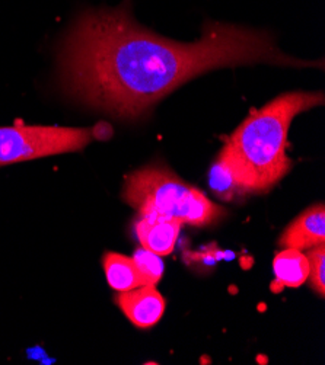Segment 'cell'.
<instances>
[{"mask_svg":"<svg viewBox=\"0 0 325 365\" xmlns=\"http://www.w3.org/2000/svg\"><path fill=\"white\" fill-rule=\"evenodd\" d=\"M254 63L322 66L284 54L266 31L232 24L206 22L199 41L176 43L140 26L129 2L85 12L60 54L63 85L71 96L131 121L209 70Z\"/></svg>","mask_w":325,"mask_h":365,"instance_id":"cell-1","label":"cell"},{"mask_svg":"<svg viewBox=\"0 0 325 365\" xmlns=\"http://www.w3.org/2000/svg\"><path fill=\"white\" fill-rule=\"evenodd\" d=\"M324 105L321 92H289L252 113L231 135L221 155L229 162L245 192H266L289 172L287 131L294 118Z\"/></svg>","mask_w":325,"mask_h":365,"instance_id":"cell-2","label":"cell"},{"mask_svg":"<svg viewBox=\"0 0 325 365\" xmlns=\"http://www.w3.org/2000/svg\"><path fill=\"white\" fill-rule=\"evenodd\" d=\"M123 198L143 217H165L204 226L218 220L224 210L201 191L162 165H149L127 176Z\"/></svg>","mask_w":325,"mask_h":365,"instance_id":"cell-3","label":"cell"},{"mask_svg":"<svg viewBox=\"0 0 325 365\" xmlns=\"http://www.w3.org/2000/svg\"><path fill=\"white\" fill-rule=\"evenodd\" d=\"M89 128L14 125L0 127V166L79 152L92 141Z\"/></svg>","mask_w":325,"mask_h":365,"instance_id":"cell-4","label":"cell"},{"mask_svg":"<svg viewBox=\"0 0 325 365\" xmlns=\"http://www.w3.org/2000/svg\"><path fill=\"white\" fill-rule=\"evenodd\" d=\"M116 300L127 319L141 329L156 324L165 312V300L154 285L123 291Z\"/></svg>","mask_w":325,"mask_h":365,"instance_id":"cell-5","label":"cell"},{"mask_svg":"<svg viewBox=\"0 0 325 365\" xmlns=\"http://www.w3.org/2000/svg\"><path fill=\"white\" fill-rule=\"evenodd\" d=\"M280 245L287 249L305 250L325 245V208L324 204L304 211L280 237Z\"/></svg>","mask_w":325,"mask_h":365,"instance_id":"cell-6","label":"cell"},{"mask_svg":"<svg viewBox=\"0 0 325 365\" xmlns=\"http://www.w3.org/2000/svg\"><path fill=\"white\" fill-rule=\"evenodd\" d=\"M181 222L165 217H143L136 223V235L141 247L159 257H166L174 247L181 229Z\"/></svg>","mask_w":325,"mask_h":365,"instance_id":"cell-7","label":"cell"},{"mask_svg":"<svg viewBox=\"0 0 325 365\" xmlns=\"http://www.w3.org/2000/svg\"><path fill=\"white\" fill-rule=\"evenodd\" d=\"M104 271L108 284L119 293L143 287V281L133 258L119 253H106L104 257Z\"/></svg>","mask_w":325,"mask_h":365,"instance_id":"cell-8","label":"cell"},{"mask_svg":"<svg viewBox=\"0 0 325 365\" xmlns=\"http://www.w3.org/2000/svg\"><path fill=\"white\" fill-rule=\"evenodd\" d=\"M277 282L284 287H301L309 277V262L306 255L298 249L280 252L273 262Z\"/></svg>","mask_w":325,"mask_h":365,"instance_id":"cell-9","label":"cell"},{"mask_svg":"<svg viewBox=\"0 0 325 365\" xmlns=\"http://www.w3.org/2000/svg\"><path fill=\"white\" fill-rule=\"evenodd\" d=\"M209 184L214 195L225 201H231L239 195L246 194L229 162L222 155L218 156V159L214 160L210 168Z\"/></svg>","mask_w":325,"mask_h":365,"instance_id":"cell-10","label":"cell"},{"mask_svg":"<svg viewBox=\"0 0 325 365\" xmlns=\"http://www.w3.org/2000/svg\"><path fill=\"white\" fill-rule=\"evenodd\" d=\"M133 261L136 264V268L140 274V278L143 281V285H156L158 281L162 278V274L165 271L164 262L159 255L140 247L136 250Z\"/></svg>","mask_w":325,"mask_h":365,"instance_id":"cell-11","label":"cell"},{"mask_svg":"<svg viewBox=\"0 0 325 365\" xmlns=\"http://www.w3.org/2000/svg\"><path fill=\"white\" fill-rule=\"evenodd\" d=\"M309 262V279L312 284V288L316 293L324 297L325 293V245L315 246L308 255Z\"/></svg>","mask_w":325,"mask_h":365,"instance_id":"cell-12","label":"cell"}]
</instances>
